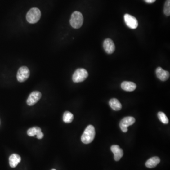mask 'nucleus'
Segmentation results:
<instances>
[{
	"mask_svg": "<svg viewBox=\"0 0 170 170\" xmlns=\"http://www.w3.org/2000/svg\"><path fill=\"white\" fill-rule=\"evenodd\" d=\"M43 137H44V134L42 132H40L37 135V137L39 140H41L43 138Z\"/></svg>",
	"mask_w": 170,
	"mask_h": 170,
	"instance_id": "obj_20",
	"label": "nucleus"
},
{
	"mask_svg": "<svg viewBox=\"0 0 170 170\" xmlns=\"http://www.w3.org/2000/svg\"><path fill=\"white\" fill-rule=\"evenodd\" d=\"M103 47L106 52L108 54H112L115 49L114 43L110 38L106 39L103 43Z\"/></svg>",
	"mask_w": 170,
	"mask_h": 170,
	"instance_id": "obj_9",
	"label": "nucleus"
},
{
	"mask_svg": "<svg viewBox=\"0 0 170 170\" xmlns=\"http://www.w3.org/2000/svg\"><path fill=\"white\" fill-rule=\"evenodd\" d=\"M96 132L94 127L89 125L85 129L81 137V141L85 144H88L93 141L95 138Z\"/></svg>",
	"mask_w": 170,
	"mask_h": 170,
	"instance_id": "obj_1",
	"label": "nucleus"
},
{
	"mask_svg": "<svg viewBox=\"0 0 170 170\" xmlns=\"http://www.w3.org/2000/svg\"><path fill=\"white\" fill-rule=\"evenodd\" d=\"M125 22L128 27L134 29L138 26V21L135 17L129 14H125L124 16Z\"/></svg>",
	"mask_w": 170,
	"mask_h": 170,
	"instance_id": "obj_7",
	"label": "nucleus"
},
{
	"mask_svg": "<svg viewBox=\"0 0 170 170\" xmlns=\"http://www.w3.org/2000/svg\"><path fill=\"white\" fill-rule=\"evenodd\" d=\"M157 116H158V118L159 119V120L162 123H163V124H167L169 123V120H168L167 117L166 116L165 114L163 113V112H158Z\"/></svg>",
	"mask_w": 170,
	"mask_h": 170,
	"instance_id": "obj_18",
	"label": "nucleus"
},
{
	"mask_svg": "<svg viewBox=\"0 0 170 170\" xmlns=\"http://www.w3.org/2000/svg\"><path fill=\"white\" fill-rule=\"evenodd\" d=\"M41 96V93L39 91H33L30 94L27 99V104L29 106L34 105L40 99Z\"/></svg>",
	"mask_w": 170,
	"mask_h": 170,
	"instance_id": "obj_8",
	"label": "nucleus"
},
{
	"mask_svg": "<svg viewBox=\"0 0 170 170\" xmlns=\"http://www.w3.org/2000/svg\"><path fill=\"white\" fill-rule=\"evenodd\" d=\"M110 107L114 111H119L122 108V104L116 98H112L109 101Z\"/></svg>",
	"mask_w": 170,
	"mask_h": 170,
	"instance_id": "obj_15",
	"label": "nucleus"
},
{
	"mask_svg": "<svg viewBox=\"0 0 170 170\" xmlns=\"http://www.w3.org/2000/svg\"><path fill=\"white\" fill-rule=\"evenodd\" d=\"M30 75V71L29 68L26 66H22L20 68L17 74V78L20 82L26 81Z\"/></svg>",
	"mask_w": 170,
	"mask_h": 170,
	"instance_id": "obj_5",
	"label": "nucleus"
},
{
	"mask_svg": "<svg viewBox=\"0 0 170 170\" xmlns=\"http://www.w3.org/2000/svg\"><path fill=\"white\" fill-rule=\"evenodd\" d=\"M111 150L114 154V159L116 161H119L123 155V150L118 145H113L111 147Z\"/></svg>",
	"mask_w": 170,
	"mask_h": 170,
	"instance_id": "obj_10",
	"label": "nucleus"
},
{
	"mask_svg": "<svg viewBox=\"0 0 170 170\" xmlns=\"http://www.w3.org/2000/svg\"><path fill=\"white\" fill-rule=\"evenodd\" d=\"M121 87L123 90L128 92H132L135 90L136 85L134 82L131 81H124L121 84Z\"/></svg>",
	"mask_w": 170,
	"mask_h": 170,
	"instance_id": "obj_12",
	"label": "nucleus"
},
{
	"mask_svg": "<svg viewBox=\"0 0 170 170\" xmlns=\"http://www.w3.org/2000/svg\"><path fill=\"white\" fill-rule=\"evenodd\" d=\"M164 13L167 16L170 15V0H166L164 6Z\"/></svg>",
	"mask_w": 170,
	"mask_h": 170,
	"instance_id": "obj_19",
	"label": "nucleus"
},
{
	"mask_svg": "<svg viewBox=\"0 0 170 170\" xmlns=\"http://www.w3.org/2000/svg\"><path fill=\"white\" fill-rule=\"evenodd\" d=\"M156 74L157 78L163 81L167 80L170 77V73L168 71L164 70L161 67H158L156 69Z\"/></svg>",
	"mask_w": 170,
	"mask_h": 170,
	"instance_id": "obj_11",
	"label": "nucleus"
},
{
	"mask_svg": "<svg viewBox=\"0 0 170 170\" xmlns=\"http://www.w3.org/2000/svg\"><path fill=\"white\" fill-rule=\"evenodd\" d=\"M42 132L41 129L38 127H34L30 128L28 132H27V134L29 136H34L40 132Z\"/></svg>",
	"mask_w": 170,
	"mask_h": 170,
	"instance_id": "obj_17",
	"label": "nucleus"
},
{
	"mask_svg": "<svg viewBox=\"0 0 170 170\" xmlns=\"http://www.w3.org/2000/svg\"><path fill=\"white\" fill-rule=\"evenodd\" d=\"M74 116L73 114L69 111H66L63 114V121L65 123H69L73 121Z\"/></svg>",
	"mask_w": 170,
	"mask_h": 170,
	"instance_id": "obj_16",
	"label": "nucleus"
},
{
	"mask_svg": "<svg viewBox=\"0 0 170 170\" xmlns=\"http://www.w3.org/2000/svg\"><path fill=\"white\" fill-rule=\"evenodd\" d=\"M160 162V159L157 156H154L148 159L145 163V166L148 168H154Z\"/></svg>",
	"mask_w": 170,
	"mask_h": 170,
	"instance_id": "obj_14",
	"label": "nucleus"
},
{
	"mask_svg": "<svg viewBox=\"0 0 170 170\" xmlns=\"http://www.w3.org/2000/svg\"><path fill=\"white\" fill-rule=\"evenodd\" d=\"M84 21V18L81 12L78 11H74L70 18V25L72 28L77 29L80 28L82 26Z\"/></svg>",
	"mask_w": 170,
	"mask_h": 170,
	"instance_id": "obj_2",
	"label": "nucleus"
},
{
	"mask_svg": "<svg viewBox=\"0 0 170 170\" xmlns=\"http://www.w3.org/2000/svg\"><path fill=\"white\" fill-rule=\"evenodd\" d=\"M88 73L87 70L83 68L77 69L72 76V80L75 83H79L84 81L87 78Z\"/></svg>",
	"mask_w": 170,
	"mask_h": 170,
	"instance_id": "obj_4",
	"label": "nucleus"
},
{
	"mask_svg": "<svg viewBox=\"0 0 170 170\" xmlns=\"http://www.w3.org/2000/svg\"><path fill=\"white\" fill-rule=\"evenodd\" d=\"M56 170V169H52V170Z\"/></svg>",
	"mask_w": 170,
	"mask_h": 170,
	"instance_id": "obj_22",
	"label": "nucleus"
},
{
	"mask_svg": "<svg viewBox=\"0 0 170 170\" xmlns=\"http://www.w3.org/2000/svg\"><path fill=\"white\" fill-rule=\"evenodd\" d=\"M135 123V119L133 117H126L121 120L119 125L122 132L125 133L128 132V127L133 124Z\"/></svg>",
	"mask_w": 170,
	"mask_h": 170,
	"instance_id": "obj_6",
	"label": "nucleus"
},
{
	"mask_svg": "<svg viewBox=\"0 0 170 170\" xmlns=\"http://www.w3.org/2000/svg\"><path fill=\"white\" fill-rule=\"evenodd\" d=\"M144 1L146 2V3H154V2H155L156 0H144Z\"/></svg>",
	"mask_w": 170,
	"mask_h": 170,
	"instance_id": "obj_21",
	"label": "nucleus"
},
{
	"mask_svg": "<svg viewBox=\"0 0 170 170\" xmlns=\"http://www.w3.org/2000/svg\"><path fill=\"white\" fill-rule=\"evenodd\" d=\"M41 16L40 11L37 8H33L28 11L26 15L27 21L31 24L37 23Z\"/></svg>",
	"mask_w": 170,
	"mask_h": 170,
	"instance_id": "obj_3",
	"label": "nucleus"
},
{
	"mask_svg": "<svg viewBox=\"0 0 170 170\" xmlns=\"http://www.w3.org/2000/svg\"><path fill=\"white\" fill-rule=\"evenodd\" d=\"M21 157L16 154H11L9 157V163L11 167L15 168L20 162Z\"/></svg>",
	"mask_w": 170,
	"mask_h": 170,
	"instance_id": "obj_13",
	"label": "nucleus"
}]
</instances>
